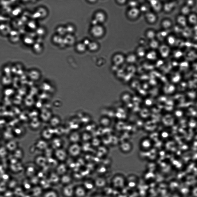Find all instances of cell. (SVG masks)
I'll use <instances>...</instances> for the list:
<instances>
[{
	"label": "cell",
	"mask_w": 197,
	"mask_h": 197,
	"mask_svg": "<svg viewBox=\"0 0 197 197\" xmlns=\"http://www.w3.org/2000/svg\"><path fill=\"white\" fill-rule=\"evenodd\" d=\"M70 144L80 143L81 141V133L77 130H73L68 135Z\"/></svg>",
	"instance_id": "cell-6"
},
{
	"label": "cell",
	"mask_w": 197,
	"mask_h": 197,
	"mask_svg": "<svg viewBox=\"0 0 197 197\" xmlns=\"http://www.w3.org/2000/svg\"><path fill=\"white\" fill-rule=\"evenodd\" d=\"M159 52L161 55L163 57H167L170 55V47L167 45H162L160 47Z\"/></svg>",
	"instance_id": "cell-21"
},
{
	"label": "cell",
	"mask_w": 197,
	"mask_h": 197,
	"mask_svg": "<svg viewBox=\"0 0 197 197\" xmlns=\"http://www.w3.org/2000/svg\"><path fill=\"white\" fill-rule=\"evenodd\" d=\"M44 197H59V195L57 192L55 191L50 190L45 193Z\"/></svg>",
	"instance_id": "cell-35"
},
{
	"label": "cell",
	"mask_w": 197,
	"mask_h": 197,
	"mask_svg": "<svg viewBox=\"0 0 197 197\" xmlns=\"http://www.w3.org/2000/svg\"><path fill=\"white\" fill-rule=\"evenodd\" d=\"M163 4L159 1H151L150 4L156 13H159L163 10Z\"/></svg>",
	"instance_id": "cell-18"
},
{
	"label": "cell",
	"mask_w": 197,
	"mask_h": 197,
	"mask_svg": "<svg viewBox=\"0 0 197 197\" xmlns=\"http://www.w3.org/2000/svg\"><path fill=\"white\" fill-rule=\"evenodd\" d=\"M75 187L71 184L64 186L62 190L64 196L65 197H73L74 196Z\"/></svg>",
	"instance_id": "cell-10"
},
{
	"label": "cell",
	"mask_w": 197,
	"mask_h": 197,
	"mask_svg": "<svg viewBox=\"0 0 197 197\" xmlns=\"http://www.w3.org/2000/svg\"><path fill=\"white\" fill-rule=\"evenodd\" d=\"M150 45L151 47L154 49H157L159 47L158 42L154 39L152 40Z\"/></svg>",
	"instance_id": "cell-43"
},
{
	"label": "cell",
	"mask_w": 197,
	"mask_h": 197,
	"mask_svg": "<svg viewBox=\"0 0 197 197\" xmlns=\"http://www.w3.org/2000/svg\"><path fill=\"white\" fill-rule=\"evenodd\" d=\"M50 142L49 146L54 150L63 148L64 142L61 137L55 136Z\"/></svg>",
	"instance_id": "cell-4"
},
{
	"label": "cell",
	"mask_w": 197,
	"mask_h": 197,
	"mask_svg": "<svg viewBox=\"0 0 197 197\" xmlns=\"http://www.w3.org/2000/svg\"><path fill=\"white\" fill-rule=\"evenodd\" d=\"M36 36L35 32H27L23 36V42L26 46L32 47L36 41Z\"/></svg>",
	"instance_id": "cell-3"
},
{
	"label": "cell",
	"mask_w": 197,
	"mask_h": 197,
	"mask_svg": "<svg viewBox=\"0 0 197 197\" xmlns=\"http://www.w3.org/2000/svg\"><path fill=\"white\" fill-rule=\"evenodd\" d=\"M37 25L36 20L31 19L26 23V27L29 32H35L38 27Z\"/></svg>",
	"instance_id": "cell-16"
},
{
	"label": "cell",
	"mask_w": 197,
	"mask_h": 197,
	"mask_svg": "<svg viewBox=\"0 0 197 197\" xmlns=\"http://www.w3.org/2000/svg\"><path fill=\"white\" fill-rule=\"evenodd\" d=\"M37 146L39 150L44 151L49 146V144L48 142L41 138L37 142Z\"/></svg>",
	"instance_id": "cell-23"
},
{
	"label": "cell",
	"mask_w": 197,
	"mask_h": 197,
	"mask_svg": "<svg viewBox=\"0 0 197 197\" xmlns=\"http://www.w3.org/2000/svg\"><path fill=\"white\" fill-rule=\"evenodd\" d=\"M66 150L69 156L73 158L79 157L82 152L80 143L70 144Z\"/></svg>",
	"instance_id": "cell-1"
},
{
	"label": "cell",
	"mask_w": 197,
	"mask_h": 197,
	"mask_svg": "<svg viewBox=\"0 0 197 197\" xmlns=\"http://www.w3.org/2000/svg\"><path fill=\"white\" fill-rule=\"evenodd\" d=\"M35 32L37 36L41 37L44 35L45 33V31L43 28L38 27Z\"/></svg>",
	"instance_id": "cell-38"
},
{
	"label": "cell",
	"mask_w": 197,
	"mask_h": 197,
	"mask_svg": "<svg viewBox=\"0 0 197 197\" xmlns=\"http://www.w3.org/2000/svg\"><path fill=\"white\" fill-rule=\"evenodd\" d=\"M12 29L11 26L7 22L0 23V34L3 36H8Z\"/></svg>",
	"instance_id": "cell-8"
},
{
	"label": "cell",
	"mask_w": 197,
	"mask_h": 197,
	"mask_svg": "<svg viewBox=\"0 0 197 197\" xmlns=\"http://www.w3.org/2000/svg\"><path fill=\"white\" fill-rule=\"evenodd\" d=\"M53 41L54 43L58 44H61L63 43H64V39L62 36L59 35L54 37Z\"/></svg>",
	"instance_id": "cell-36"
},
{
	"label": "cell",
	"mask_w": 197,
	"mask_h": 197,
	"mask_svg": "<svg viewBox=\"0 0 197 197\" xmlns=\"http://www.w3.org/2000/svg\"><path fill=\"white\" fill-rule=\"evenodd\" d=\"M136 59L135 56L134 55H132L128 56L127 60L129 61H133L135 60Z\"/></svg>",
	"instance_id": "cell-48"
},
{
	"label": "cell",
	"mask_w": 197,
	"mask_h": 197,
	"mask_svg": "<svg viewBox=\"0 0 197 197\" xmlns=\"http://www.w3.org/2000/svg\"><path fill=\"white\" fill-rule=\"evenodd\" d=\"M140 11L137 8H132L128 12L129 16L131 18L134 19L136 18L139 15Z\"/></svg>",
	"instance_id": "cell-29"
},
{
	"label": "cell",
	"mask_w": 197,
	"mask_h": 197,
	"mask_svg": "<svg viewBox=\"0 0 197 197\" xmlns=\"http://www.w3.org/2000/svg\"><path fill=\"white\" fill-rule=\"evenodd\" d=\"M87 190L82 185H78L75 187L74 196L76 197H85Z\"/></svg>",
	"instance_id": "cell-11"
},
{
	"label": "cell",
	"mask_w": 197,
	"mask_h": 197,
	"mask_svg": "<svg viewBox=\"0 0 197 197\" xmlns=\"http://www.w3.org/2000/svg\"><path fill=\"white\" fill-rule=\"evenodd\" d=\"M176 21L178 25L183 29L186 27L188 25L187 17L181 14L177 17Z\"/></svg>",
	"instance_id": "cell-15"
},
{
	"label": "cell",
	"mask_w": 197,
	"mask_h": 197,
	"mask_svg": "<svg viewBox=\"0 0 197 197\" xmlns=\"http://www.w3.org/2000/svg\"><path fill=\"white\" fill-rule=\"evenodd\" d=\"M166 41L167 45L169 47L173 46L176 43L177 39L176 37L174 35H169L166 38Z\"/></svg>",
	"instance_id": "cell-26"
},
{
	"label": "cell",
	"mask_w": 197,
	"mask_h": 197,
	"mask_svg": "<svg viewBox=\"0 0 197 197\" xmlns=\"http://www.w3.org/2000/svg\"><path fill=\"white\" fill-rule=\"evenodd\" d=\"M188 24L196 25L197 24V14L191 13L187 17Z\"/></svg>",
	"instance_id": "cell-22"
},
{
	"label": "cell",
	"mask_w": 197,
	"mask_h": 197,
	"mask_svg": "<svg viewBox=\"0 0 197 197\" xmlns=\"http://www.w3.org/2000/svg\"><path fill=\"white\" fill-rule=\"evenodd\" d=\"M146 17L148 21L152 23H155L157 20V17L156 15L152 13H148L146 14Z\"/></svg>",
	"instance_id": "cell-31"
},
{
	"label": "cell",
	"mask_w": 197,
	"mask_h": 197,
	"mask_svg": "<svg viewBox=\"0 0 197 197\" xmlns=\"http://www.w3.org/2000/svg\"><path fill=\"white\" fill-rule=\"evenodd\" d=\"M90 43L89 40L86 39L84 40L83 43L86 46L87 45L88 46Z\"/></svg>",
	"instance_id": "cell-50"
},
{
	"label": "cell",
	"mask_w": 197,
	"mask_h": 197,
	"mask_svg": "<svg viewBox=\"0 0 197 197\" xmlns=\"http://www.w3.org/2000/svg\"><path fill=\"white\" fill-rule=\"evenodd\" d=\"M64 43L68 45H71L75 41L74 37L71 35H67L64 39Z\"/></svg>",
	"instance_id": "cell-33"
},
{
	"label": "cell",
	"mask_w": 197,
	"mask_h": 197,
	"mask_svg": "<svg viewBox=\"0 0 197 197\" xmlns=\"http://www.w3.org/2000/svg\"><path fill=\"white\" fill-rule=\"evenodd\" d=\"M168 31L163 30L162 31L159 32L157 36L159 40L160 41H163L166 40V38L168 35Z\"/></svg>",
	"instance_id": "cell-32"
},
{
	"label": "cell",
	"mask_w": 197,
	"mask_h": 197,
	"mask_svg": "<svg viewBox=\"0 0 197 197\" xmlns=\"http://www.w3.org/2000/svg\"><path fill=\"white\" fill-rule=\"evenodd\" d=\"M41 135L42 139L50 141L55 136L54 129L50 127L45 128L42 130Z\"/></svg>",
	"instance_id": "cell-5"
},
{
	"label": "cell",
	"mask_w": 197,
	"mask_h": 197,
	"mask_svg": "<svg viewBox=\"0 0 197 197\" xmlns=\"http://www.w3.org/2000/svg\"><path fill=\"white\" fill-rule=\"evenodd\" d=\"M82 185L85 188L87 191L88 190H91L94 187H95L94 181H93L89 180L84 181Z\"/></svg>",
	"instance_id": "cell-30"
},
{
	"label": "cell",
	"mask_w": 197,
	"mask_h": 197,
	"mask_svg": "<svg viewBox=\"0 0 197 197\" xmlns=\"http://www.w3.org/2000/svg\"><path fill=\"white\" fill-rule=\"evenodd\" d=\"M118 3L121 4H124L125 2H126V1H118Z\"/></svg>",
	"instance_id": "cell-52"
},
{
	"label": "cell",
	"mask_w": 197,
	"mask_h": 197,
	"mask_svg": "<svg viewBox=\"0 0 197 197\" xmlns=\"http://www.w3.org/2000/svg\"><path fill=\"white\" fill-rule=\"evenodd\" d=\"M196 3V1H185V5L192 9L195 6Z\"/></svg>",
	"instance_id": "cell-42"
},
{
	"label": "cell",
	"mask_w": 197,
	"mask_h": 197,
	"mask_svg": "<svg viewBox=\"0 0 197 197\" xmlns=\"http://www.w3.org/2000/svg\"><path fill=\"white\" fill-rule=\"evenodd\" d=\"M73 178L72 176L67 173L60 176V182L64 186L71 184Z\"/></svg>",
	"instance_id": "cell-20"
},
{
	"label": "cell",
	"mask_w": 197,
	"mask_h": 197,
	"mask_svg": "<svg viewBox=\"0 0 197 197\" xmlns=\"http://www.w3.org/2000/svg\"><path fill=\"white\" fill-rule=\"evenodd\" d=\"M10 41L13 43H19L21 38V35L18 30L12 29L8 35Z\"/></svg>",
	"instance_id": "cell-7"
},
{
	"label": "cell",
	"mask_w": 197,
	"mask_h": 197,
	"mask_svg": "<svg viewBox=\"0 0 197 197\" xmlns=\"http://www.w3.org/2000/svg\"><path fill=\"white\" fill-rule=\"evenodd\" d=\"M180 11V14L186 17L191 13V9L185 5L181 7Z\"/></svg>",
	"instance_id": "cell-28"
},
{
	"label": "cell",
	"mask_w": 197,
	"mask_h": 197,
	"mask_svg": "<svg viewBox=\"0 0 197 197\" xmlns=\"http://www.w3.org/2000/svg\"><path fill=\"white\" fill-rule=\"evenodd\" d=\"M92 35L95 37H99L104 34L103 28L101 26L97 25L93 26L91 30Z\"/></svg>",
	"instance_id": "cell-14"
},
{
	"label": "cell",
	"mask_w": 197,
	"mask_h": 197,
	"mask_svg": "<svg viewBox=\"0 0 197 197\" xmlns=\"http://www.w3.org/2000/svg\"><path fill=\"white\" fill-rule=\"evenodd\" d=\"M157 55L156 53L154 51H151L149 52L147 55V57L150 59H154Z\"/></svg>",
	"instance_id": "cell-46"
},
{
	"label": "cell",
	"mask_w": 197,
	"mask_h": 197,
	"mask_svg": "<svg viewBox=\"0 0 197 197\" xmlns=\"http://www.w3.org/2000/svg\"><path fill=\"white\" fill-rule=\"evenodd\" d=\"M86 46L83 43H79L77 45V50L79 52H83L86 49Z\"/></svg>",
	"instance_id": "cell-41"
},
{
	"label": "cell",
	"mask_w": 197,
	"mask_h": 197,
	"mask_svg": "<svg viewBox=\"0 0 197 197\" xmlns=\"http://www.w3.org/2000/svg\"><path fill=\"white\" fill-rule=\"evenodd\" d=\"M173 25L172 20L168 18H165L161 23V26L163 30L168 31L171 29Z\"/></svg>",
	"instance_id": "cell-13"
},
{
	"label": "cell",
	"mask_w": 197,
	"mask_h": 197,
	"mask_svg": "<svg viewBox=\"0 0 197 197\" xmlns=\"http://www.w3.org/2000/svg\"><path fill=\"white\" fill-rule=\"evenodd\" d=\"M129 4L132 8H136L137 3L135 1H131L129 3Z\"/></svg>",
	"instance_id": "cell-49"
},
{
	"label": "cell",
	"mask_w": 197,
	"mask_h": 197,
	"mask_svg": "<svg viewBox=\"0 0 197 197\" xmlns=\"http://www.w3.org/2000/svg\"></svg>",
	"instance_id": "cell-53"
},
{
	"label": "cell",
	"mask_w": 197,
	"mask_h": 197,
	"mask_svg": "<svg viewBox=\"0 0 197 197\" xmlns=\"http://www.w3.org/2000/svg\"><path fill=\"white\" fill-rule=\"evenodd\" d=\"M37 161L39 166L44 167L47 164L48 159L44 156H41L37 157Z\"/></svg>",
	"instance_id": "cell-25"
},
{
	"label": "cell",
	"mask_w": 197,
	"mask_h": 197,
	"mask_svg": "<svg viewBox=\"0 0 197 197\" xmlns=\"http://www.w3.org/2000/svg\"><path fill=\"white\" fill-rule=\"evenodd\" d=\"M66 29L67 33L71 34L73 33L74 31V27L71 25H68L66 27Z\"/></svg>",
	"instance_id": "cell-45"
},
{
	"label": "cell",
	"mask_w": 197,
	"mask_h": 197,
	"mask_svg": "<svg viewBox=\"0 0 197 197\" xmlns=\"http://www.w3.org/2000/svg\"><path fill=\"white\" fill-rule=\"evenodd\" d=\"M156 34L154 32L152 31H149L147 33V36L150 39L152 40L154 39L156 36Z\"/></svg>",
	"instance_id": "cell-44"
},
{
	"label": "cell",
	"mask_w": 197,
	"mask_h": 197,
	"mask_svg": "<svg viewBox=\"0 0 197 197\" xmlns=\"http://www.w3.org/2000/svg\"><path fill=\"white\" fill-rule=\"evenodd\" d=\"M58 35L62 36L65 35L67 33L66 28L63 27H59L57 28V30Z\"/></svg>",
	"instance_id": "cell-39"
},
{
	"label": "cell",
	"mask_w": 197,
	"mask_h": 197,
	"mask_svg": "<svg viewBox=\"0 0 197 197\" xmlns=\"http://www.w3.org/2000/svg\"><path fill=\"white\" fill-rule=\"evenodd\" d=\"M123 56L120 54H118L115 56L114 60L115 62L117 64H120L122 62L124 61Z\"/></svg>",
	"instance_id": "cell-37"
},
{
	"label": "cell",
	"mask_w": 197,
	"mask_h": 197,
	"mask_svg": "<svg viewBox=\"0 0 197 197\" xmlns=\"http://www.w3.org/2000/svg\"><path fill=\"white\" fill-rule=\"evenodd\" d=\"M89 49L91 51H95L98 47V44L95 42H91L88 45Z\"/></svg>",
	"instance_id": "cell-40"
},
{
	"label": "cell",
	"mask_w": 197,
	"mask_h": 197,
	"mask_svg": "<svg viewBox=\"0 0 197 197\" xmlns=\"http://www.w3.org/2000/svg\"><path fill=\"white\" fill-rule=\"evenodd\" d=\"M105 15L102 12H98L95 15V19L98 23L103 22L105 21Z\"/></svg>",
	"instance_id": "cell-34"
},
{
	"label": "cell",
	"mask_w": 197,
	"mask_h": 197,
	"mask_svg": "<svg viewBox=\"0 0 197 197\" xmlns=\"http://www.w3.org/2000/svg\"><path fill=\"white\" fill-rule=\"evenodd\" d=\"M55 168V171L60 176L67 173V166L64 163H59Z\"/></svg>",
	"instance_id": "cell-12"
},
{
	"label": "cell",
	"mask_w": 197,
	"mask_h": 197,
	"mask_svg": "<svg viewBox=\"0 0 197 197\" xmlns=\"http://www.w3.org/2000/svg\"><path fill=\"white\" fill-rule=\"evenodd\" d=\"M137 53L138 55L140 56H142L144 55L145 54L144 49L142 48H139L138 50Z\"/></svg>",
	"instance_id": "cell-47"
},
{
	"label": "cell",
	"mask_w": 197,
	"mask_h": 197,
	"mask_svg": "<svg viewBox=\"0 0 197 197\" xmlns=\"http://www.w3.org/2000/svg\"><path fill=\"white\" fill-rule=\"evenodd\" d=\"M98 23L97 21L95 19L92 21V23L93 26L97 25V23Z\"/></svg>",
	"instance_id": "cell-51"
},
{
	"label": "cell",
	"mask_w": 197,
	"mask_h": 197,
	"mask_svg": "<svg viewBox=\"0 0 197 197\" xmlns=\"http://www.w3.org/2000/svg\"><path fill=\"white\" fill-rule=\"evenodd\" d=\"M176 1H171L163 4V11L167 14H169L173 12L177 5Z\"/></svg>",
	"instance_id": "cell-9"
},
{
	"label": "cell",
	"mask_w": 197,
	"mask_h": 197,
	"mask_svg": "<svg viewBox=\"0 0 197 197\" xmlns=\"http://www.w3.org/2000/svg\"><path fill=\"white\" fill-rule=\"evenodd\" d=\"M90 132L88 131L81 133V141L84 143L90 142L93 138Z\"/></svg>",
	"instance_id": "cell-24"
},
{
	"label": "cell",
	"mask_w": 197,
	"mask_h": 197,
	"mask_svg": "<svg viewBox=\"0 0 197 197\" xmlns=\"http://www.w3.org/2000/svg\"><path fill=\"white\" fill-rule=\"evenodd\" d=\"M68 157L67 150L63 148L54 150L53 157L59 163L65 162Z\"/></svg>",
	"instance_id": "cell-2"
},
{
	"label": "cell",
	"mask_w": 197,
	"mask_h": 197,
	"mask_svg": "<svg viewBox=\"0 0 197 197\" xmlns=\"http://www.w3.org/2000/svg\"><path fill=\"white\" fill-rule=\"evenodd\" d=\"M47 14V12L45 9L43 8L40 7L33 14L32 19L36 20L38 19L43 18L45 17Z\"/></svg>",
	"instance_id": "cell-17"
},
{
	"label": "cell",
	"mask_w": 197,
	"mask_h": 197,
	"mask_svg": "<svg viewBox=\"0 0 197 197\" xmlns=\"http://www.w3.org/2000/svg\"><path fill=\"white\" fill-rule=\"evenodd\" d=\"M48 180L51 184H57L60 182V176L57 173L54 172L50 174Z\"/></svg>",
	"instance_id": "cell-19"
},
{
	"label": "cell",
	"mask_w": 197,
	"mask_h": 197,
	"mask_svg": "<svg viewBox=\"0 0 197 197\" xmlns=\"http://www.w3.org/2000/svg\"><path fill=\"white\" fill-rule=\"evenodd\" d=\"M32 47L33 51L37 54H39L42 51L43 47L40 42L36 41Z\"/></svg>",
	"instance_id": "cell-27"
}]
</instances>
